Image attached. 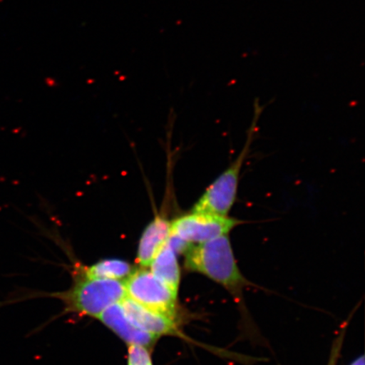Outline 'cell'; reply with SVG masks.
Instances as JSON below:
<instances>
[{"label": "cell", "instance_id": "6da1fadb", "mask_svg": "<svg viewBox=\"0 0 365 365\" xmlns=\"http://www.w3.org/2000/svg\"><path fill=\"white\" fill-rule=\"evenodd\" d=\"M184 253L187 270L202 274L217 282L240 302L244 289L250 286V282L237 264L228 235L190 245Z\"/></svg>", "mask_w": 365, "mask_h": 365}, {"label": "cell", "instance_id": "7a4b0ae2", "mask_svg": "<svg viewBox=\"0 0 365 365\" xmlns=\"http://www.w3.org/2000/svg\"><path fill=\"white\" fill-rule=\"evenodd\" d=\"M263 108L258 101L255 103V114L252 124L250 128L247 140L239 156L230 167L221 173L216 180L205 190L196 202L193 212L210 213L214 215L228 216L236 202L238 195L239 182L242 168L252 145L255 131L257 129V123Z\"/></svg>", "mask_w": 365, "mask_h": 365}, {"label": "cell", "instance_id": "3957f363", "mask_svg": "<svg viewBox=\"0 0 365 365\" xmlns=\"http://www.w3.org/2000/svg\"><path fill=\"white\" fill-rule=\"evenodd\" d=\"M126 297L125 282L120 280L85 277L67 296V302L76 312L98 317L111 305Z\"/></svg>", "mask_w": 365, "mask_h": 365}, {"label": "cell", "instance_id": "277c9868", "mask_svg": "<svg viewBox=\"0 0 365 365\" xmlns=\"http://www.w3.org/2000/svg\"><path fill=\"white\" fill-rule=\"evenodd\" d=\"M128 298L153 312L176 318L177 293L148 270L131 272L125 282Z\"/></svg>", "mask_w": 365, "mask_h": 365}, {"label": "cell", "instance_id": "5b68a950", "mask_svg": "<svg viewBox=\"0 0 365 365\" xmlns=\"http://www.w3.org/2000/svg\"><path fill=\"white\" fill-rule=\"evenodd\" d=\"M243 222L228 216L191 212L171 222V235L189 245L203 243L230 232Z\"/></svg>", "mask_w": 365, "mask_h": 365}, {"label": "cell", "instance_id": "8992f818", "mask_svg": "<svg viewBox=\"0 0 365 365\" xmlns=\"http://www.w3.org/2000/svg\"><path fill=\"white\" fill-rule=\"evenodd\" d=\"M125 316L136 327L157 336L177 333L175 318L145 308L125 297L120 302Z\"/></svg>", "mask_w": 365, "mask_h": 365}, {"label": "cell", "instance_id": "52a82bcc", "mask_svg": "<svg viewBox=\"0 0 365 365\" xmlns=\"http://www.w3.org/2000/svg\"><path fill=\"white\" fill-rule=\"evenodd\" d=\"M101 322L130 345L152 346L158 336L140 329L125 316L120 303L111 305L98 317Z\"/></svg>", "mask_w": 365, "mask_h": 365}, {"label": "cell", "instance_id": "ba28073f", "mask_svg": "<svg viewBox=\"0 0 365 365\" xmlns=\"http://www.w3.org/2000/svg\"><path fill=\"white\" fill-rule=\"evenodd\" d=\"M170 235L171 222L163 217H157L145 227L137 252V262L141 267H150L160 249L170 239Z\"/></svg>", "mask_w": 365, "mask_h": 365}, {"label": "cell", "instance_id": "9c48e42d", "mask_svg": "<svg viewBox=\"0 0 365 365\" xmlns=\"http://www.w3.org/2000/svg\"><path fill=\"white\" fill-rule=\"evenodd\" d=\"M176 254L167 241L154 257L150 267V272L155 276L178 293L180 282V269Z\"/></svg>", "mask_w": 365, "mask_h": 365}, {"label": "cell", "instance_id": "30bf717a", "mask_svg": "<svg viewBox=\"0 0 365 365\" xmlns=\"http://www.w3.org/2000/svg\"><path fill=\"white\" fill-rule=\"evenodd\" d=\"M130 264L122 259H107L91 266L86 270V277L95 279L120 280L130 276Z\"/></svg>", "mask_w": 365, "mask_h": 365}, {"label": "cell", "instance_id": "8fae6325", "mask_svg": "<svg viewBox=\"0 0 365 365\" xmlns=\"http://www.w3.org/2000/svg\"><path fill=\"white\" fill-rule=\"evenodd\" d=\"M128 365H153L148 349L143 346L130 345Z\"/></svg>", "mask_w": 365, "mask_h": 365}, {"label": "cell", "instance_id": "7c38bea8", "mask_svg": "<svg viewBox=\"0 0 365 365\" xmlns=\"http://www.w3.org/2000/svg\"><path fill=\"white\" fill-rule=\"evenodd\" d=\"M350 365H365L364 356H360V357L356 359Z\"/></svg>", "mask_w": 365, "mask_h": 365}]
</instances>
